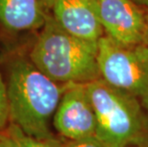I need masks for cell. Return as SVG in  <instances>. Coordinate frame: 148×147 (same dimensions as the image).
Here are the masks:
<instances>
[{"mask_svg":"<svg viewBox=\"0 0 148 147\" xmlns=\"http://www.w3.org/2000/svg\"><path fill=\"white\" fill-rule=\"evenodd\" d=\"M7 96L10 121L27 135L38 139L55 137L50 120L60 102L65 84L43 74L29 55H14L7 68Z\"/></svg>","mask_w":148,"mask_h":147,"instance_id":"obj_1","label":"cell"},{"mask_svg":"<svg viewBox=\"0 0 148 147\" xmlns=\"http://www.w3.org/2000/svg\"><path fill=\"white\" fill-rule=\"evenodd\" d=\"M97 42L69 33L51 14L29 53L33 63L59 84H87L100 79Z\"/></svg>","mask_w":148,"mask_h":147,"instance_id":"obj_2","label":"cell"},{"mask_svg":"<svg viewBox=\"0 0 148 147\" xmlns=\"http://www.w3.org/2000/svg\"><path fill=\"white\" fill-rule=\"evenodd\" d=\"M97 117L96 137L105 147L148 144V116L140 98L102 79L86 84Z\"/></svg>","mask_w":148,"mask_h":147,"instance_id":"obj_3","label":"cell"},{"mask_svg":"<svg viewBox=\"0 0 148 147\" xmlns=\"http://www.w3.org/2000/svg\"><path fill=\"white\" fill-rule=\"evenodd\" d=\"M97 45L100 79L137 96L148 109V45H122L105 34Z\"/></svg>","mask_w":148,"mask_h":147,"instance_id":"obj_4","label":"cell"},{"mask_svg":"<svg viewBox=\"0 0 148 147\" xmlns=\"http://www.w3.org/2000/svg\"><path fill=\"white\" fill-rule=\"evenodd\" d=\"M147 11L134 0H99L104 34L122 45L146 44Z\"/></svg>","mask_w":148,"mask_h":147,"instance_id":"obj_5","label":"cell"},{"mask_svg":"<svg viewBox=\"0 0 148 147\" xmlns=\"http://www.w3.org/2000/svg\"><path fill=\"white\" fill-rule=\"evenodd\" d=\"M53 123L56 130L67 140L96 137L97 117L86 84H65Z\"/></svg>","mask_w":148,"mask_h":147,"instance_id":"obj_6","label":"cell"},{"mask_svg":"<svg viewBox=\"0 0 148 147\" xmlns=\"http://www.w3.org/2000/svg\"><path fill=\"white\" fill-rule=\"evenodd\" d=\"M50 14L69 33L97 42L104 34L99 0H42Z\"/></svg>","mask_w":148,"mask_h":147,"instance_id":"obj_7","label":"cell"},{"mask_svg":"<svg viewBox=\"0 0 148 147\" xmlns=\"http://www.w3.org/2000/svg\"><path fill=\"white\" fill-rule=\"evenodd\" d=\"M49 15L42 0H0V24L9 33L40 31Z\"/></svg>","mask_w":148,"mask_h":147,"instance_id":"obj_8","label":"cell"},{"mask_svg":"<svg viewBox=\"0 0 148 147\" xmlns=\"http://www.w3.org/2000/svg\"><path fill=\"white\" fill-rule=\"evenodd\" d=\"M0 147H64V142L56 137L38 139L29 136L10 121L7 127L0 130Z\"/></svg>","mask_w":148,"mask_h":147,"instance_id":"obj_9","label":"cell"},{"mask_svg":"<svg viewBox=\"0 0 148 147\" xmlns=\"http://www.w3.org/2000/svg\"><path fill=\"white\" fill-rule=\"evenodd\" d=\"M10 123V112L7 96V87L0 73V130Z\"/></svg>","mask_w":148,"mask_h":147,"instance_id":"obj_10","label":"cell"},{"mask_svg":"<svg viewBox=\"0 0 148 147\" xmlns=\"http://www.w3.org/2000/svg\"><path fill=\"white\" fill-rule=\"evenodd\" d=\"M64 147H105L97 139L94 137H87V139H77V140H67L64 142Z\"/></svg>","mask_w":148,"mask_h":147,"instance_id":"obj_11","label":"cell"},{"mask_svg":"<svg viewBox=\"0 0 148 147\" xmlns=\"http://www.w3.org/2000/svg\"><path fill=\"white\" fill-rule=\"evenodd\" d=\"M135 2L138 3V5L143 6V7L148 9V0H134Z\"/></svg>","mask_w":148,"mask_h":147,"instance_id":"obj_12","label":"cell"},{"mask_svg":"<svg viewBox=\"0 0 148 147\" xmlns=\"http://www.w3.org/2000/svg\"><path fill=\"white\" fill-rule=\"evenodd\" d=\"M125 147H148V144H132Z\"/></svg>","mask_w":148,"mask_h":147,"instance_id":"obj_13","label":"cell"},{"mask_svg":"<svg viewBox=\"0 0 148 147\" xmlns=\"http://www.w3.org/2000/svg\"><path fill=\"white\" fill-rule=\"evenodd\" d=\"M146 45H148V11H147V29H146Z\"/></svg>","mask_w":148,"mask_h":147,"instance_id":"obj_14","label":"cell"}]
</instances>
